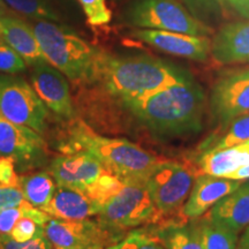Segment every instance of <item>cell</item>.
Instances as JSON below:
<instances>
[{
	"mask_svg": "<svg viewBox=\"0 0 249 249\" xmlns=\"http://www.w3.org/2000/svg\"><path fill=\"white\" fill-rule=\"evenodd\" d=\"M24 201L20 187L0 185V213L9 208H18Z\"/></svg>",
	"mask_w": 249,
	"mask_h": 249,
	"instance_id": "obj_32",
	"label": "cell"
},
{
	"mask_svg": "<svg viewBox=\"0 0 249 249\" xmlns=\"http://www.w3.org/2000/svg\"><path fill=\"white\" fill-rule=\"evenodd\" d=\"M119 104L154 135L173 139L201 132L207 96L200 83L193 79Z\"/></svg>",
	"mask_w": 249,
	"mask_h": 249,
	"instance_id": "obj_1",
	"label": "cell"
},
{
	"mask_svg": "<svg viewBox=\"0 0 249 249\" xmlns=\"http://www.w3.org/2000/svg\"><path fill=\"white\" fill-rule=\"evenodd\" d=\"M211 58L220 65L249 62V20L220 28L211 39Z\"/></svg>",
	"mask_w": 249,
	"mask_h": 249,
	"instance_id": "obj_16",
	"label": "cell"
},
{
	"mask_svg": "<svg viewBox=\"0 0 249 249\" xmlns=\"http://www.w3.org/2000/svg\"><path fill=\"white\" fill-rule=\"evenodd\" d=\"M191 13L202 21V18H209L222 15L226 7L224 0H179Z\"/></svg>",
	"mask_w": 249,
	"mask_h": 249,
	"instance_id": "obj_27",
	"label": "cell"
},
{
	"mask_svg": "<svg viewBox=\"0 0 249 249\" xmlns=\"http://www.w3.org/2000/svg\"><path fill=\"white\" fill-rule=\"evenodd\" d=\"M240 180L203 173L195 179L188 198L180 213L185 219H197L218 201L241 185Z\"/></svg>",
	"mask_w": 249,
	"mask_h": 249,
	"instance_id": "obj_15",
	"label": "cell"
},
{
	"mask_svg": "<svg viewBox=\"0 0 249 249\" xmlns=\"http://www.w3.org/2000/svg\"><path fill=\"white\" fill-rule=\"evenodd\" d=\"M0 27L2 39L20 54L27 65L35 66L46 61L31 24L7 13L0 17Z\"/></svg>",
	"mask_w": 249,
	"mask_h": 249,
	"instance_id": "obj_17",
	"label": "cell"
},
{
	"mask_svg": "<svg viewBox=\"0 0 249 249\" xmlns=\"http://www.w3.org/2000/svg\"><path fill=\"white\" fill-rule=\"evenodd\" d=\"M22 217L20 207L9 208L0 213V235H9L15 224Z\"/></svg>",
	"mask_w": 249,
	"mask_h": 249,
	"instance_id": "obj_34",
	"label": "cell"
},
{
	"mask_svg": "<svg viewBox=\"0 0 249 249\" xmlns=\"http://www.w3.org/2000/svg\"><path fill=\"white\" fill-rule=\"evenodd\" d=\"M211 134L198 148V154L209 150L230 148L249 141V114L238 118L223 128Z\"/></svg>",
	"mask_w": 249,
	"mask_h": 249,
	"instance_id": "obj_23",
	"label": "cell"
},
{
	"mask_svg": "<svg viewBox=\"0 0 249 249\" xmlns=\"http://www.w3.org/2000/svg\"><path fill=\"white\" fill-rule=\"evenodd\" d=\"M48 171L57 185L86 193L107 170L91 154L80 150L55 156Z\"/></svg>",
	"mask_w": 249,
	"mask_h": 249,
	"instance_id": "obj_13",
	"label": "cell"
},
{
	"mask_svg": "<svg viewBox=\"0 0 249 249\" xmlns=\"http://www.w3.org/2000/svg\"><path fill=\"white\" fill-rule=\"evenodd\" d=\"M196 161L203 173L226 178L241 166L249 164V141L230 148L201 152Z\"/></svg>",
	"mask_w": 249,
	"mask_h": 249,
	"instance_id": "obj_20",
	"label": "cell"
},
{
	"mask_svg": "<svg viewBox=\"0 0 249 249\" xmlns=\"http://www.w3.org/2000/svg\"><path fill=\"white\" fill-rule=\"evenodd\" d=\"M236 249H249V232L246 231V230L245 232L242 233L241 238L239 239Z\"/></svg>",
	"mask_w": 249,
	"mask_h": 249,
	"instance_id": "obj_38",
	"label": "cell"
},
{
	"mask_svg": "<svg viewBox=\"0 0 249 249\" xmlns=\"http://www.w3.org/2000/svg\"><path fill=\"white\" fill-rule=\"evenodd\" d=\"M211 121L223 128L238 118L249 114V68L220 76L209 97Z\"/></svg>",
	"mask_w": 249,
	"mask_h": 249,
	"instance_id": "obj_9",
	"label": "cell"
},
{
	"mask_svg": "<svg viewBox=\"0 0 249 249\" xmlns=\"http://www.w3.org/2000/svg\"><path fill=\"white\" fill-rule=\"evenodd\" d=\"M105 248H107V246L103 244H90V245L81 246V247L73 248V249H105ZM52 249H55V248L52 247Z\"/></svg>",
	"mask_w": 249,
	"mask_h": 249,
	"instance_id": "obj_39",
	"label": "cell"
},
{
	"mask_svg": "<svg viewBox=\"0 0 249 249\" xmlns=\"http://www.w3.org/2000/svg\"><path fill=\"white\" fill-rule=\"evenodd\" d=\"M203 249H236L239 233L209 217L201 218Z\"/></svg>",
	"mask_w": 249,
	"mask_h": 249,
	"instance_id": "obj_24",
	"label": "cell"
},
{
	"mask_svg": "<svg viewBox=\"0 0 249 249\" xmlns=\"http://www.w3.org/2000/svg\"><path fill=\"white\" fill-rule=\"evenodd\" d=\"M160 218L144 182H124L117 193L99 208L97 222L118 240L124 233L145 224H156Z\"/></svg>",
	"mask_w": 249,
	"mask_h": 249,
	"instance_id": "obj_5",
	"label": "cell"
},
{
	"mask_svg": "<svg viewBox=\"0 0 249 249\" xmlns=\"http://www.w3.org/2000/svg\"><path fill=\"white\" fill-rule=\"evenodd\" d=\"M246 231H248V232H249V226L247 227V229H246Z\"/></svg>",
	"mask_w": 249,
	"mask_h": 249,
	"instance_id": "obj_42",
	"label": "cell"
},
{
	"mask_svg": "<svg viewBox=\"0 0 249 249\" xmlns=\"http://www.w3.org/2000/svg\"><path fill=\"white\" fill-rule=\"evenodd\" d=\"M67 133L60 141L62 154L87 151L124 182H144L160 160L124 139L99 135L82 120L68 121Z\"/></svg>",
	"mask_w": 249,
	"mask_h": 249,
	"instance_id": "obj_3",
	"label": "cell"
},
{
	"mask_svg": "<svg viewBox=\"0 0 249 249\" xmlns=\"http://www.w3.org/2000/svg\"><path fill=\"white\" fill-rule=\"evenodd\" d=\"M195 79L189 71L149 54L117 55L99 49L89 83L118 103Z\"/></svg>",
	"mask_w": 249,
	"mask_h": 249,
	"instance_id": "obj_2",
	"label": "cell"
},
{
	"mask_svg": "<svg viewBox=\"0 0 249 249\" xmlns=\"http://www.w3.org/2000/svg\"><path fill=\"white\" fill-rule=\"evenodd\" d=\"M0 113L12 123L29 127L40 135L48 126L49 108L22 77L0 74Z\"/></svg>",
	"mask_w": 249,
	"mask_h": 249,
	"instance_id": "obj_7",
	"label": "cell"
},
{
	"mask_svg": "<svg viewBox=\"0 0 249 249\" xmlns=\"http://www.w3.org/2000/svg\"><path fill=\"white\" fill-rule=\"evenodd\" d=\"M208 217L240 233L249 226V180L211 208Z\"/></svg>",
	"mask_w": 249,
	"mask_h": 249,
	"instance_id": "obj_19",
	"label": "cell"
},
{
	"mask_svg": "<svg viewBox=\"0 0 249 249\" xmlns=\"http://www.w3.org/2000/svg\"><path fill=\"white\" fill-rule=\"evenodd\" d=\"M195 178L185 165L173 160H160L145 180L149 195L160 216L181 211Z\"/></svg>",
	"mask_w": 249,
	"mask_h": 249,
	"instance_id": "obj_8",
	"label": "cell"
},
{
	"mask_svg": "<svg viewBox=\"0 0 249 249\" xmlns=\"http://www.w3.org/2000/svg\"><path fill=\"white\" fill-rule=\"evenodd\" d=\"M44 233L55 249H73L90 244L108 247L119 241L97 220L91 219L66 220L52 217L44 225Z\"/></svg>",
	"mask_w": 249,
	"mask_h": 249,
	"instance_id": "obj_12",
	"label": "cell"
},
{
	"mask_svg": "<svg viewBox=\"0 0 249 249\" xmlns=\"http://www.w3.org/2000/svg\"><path fill=\"white\" fill-rule=\"evenodd\" d=\"M226 178L233 179V180H240V181H245V180H249V164L244 165L240 169H238L234 172L227 176Z\"/></svg>",
	"mask_w": 249,
	"mask_h": 249,
	"instance_id": "obj_37",
	"label": "cell"
},
{
	"mask_svg": "<svg viewBox=\"0 0 249 249\" xmlns=\"http://www.w3.org/2000/svg\"><path fill=\"white\" fill-rule=\"evenodd\" d=\"M20 210H21V213H22V217L29 218V219L34 220L37 225L43 226V227H44L45 224L52 218L50 214L46 213L45 211L39 209V208L34 207V205L28 203L27 201H24L23 203L20 205Z\"/></svg>",
	"mask_w": 249,
	"mask_h": 249,
	"instance_id": "obj_35",
	"label": "cell"
},
{
	"mask_svg": "<svg viewBox=\"0 0 249 249\" xmlns=\"http://www.w3.org/2000/svg\"><path fill=\"white\" fill-rule=\"evenodd\" d=\"M7 14V7H6V4L4 0H0V17Z\"/></svg>",
	"mask_w": 249,
	"mask_h": 249,
	"instance_id": "obj_40",
	"label": "cell"
},
{
	"mask_svg": "<svg viewBox=\"0 0 249 249\" xmlns=\"http://www.w3.org/2000/svg\"><path fill=\"white\" fill-rule=\"evenodd\" d=\"M0 39H2V37H1V27H0Z\"/></svg>",
	"mask_w": 249,
	"mask_h": 249,
	"instance_id": "obj_41",
	"label": "cell"
},
{
	"mask_svg": "<svg viewBox=\"0 0 249 249\" xmlns=\"http://www.w3.org/2000/svg\"><path fill=\"white\" fill-rule=\"evenodd\" d=\"M43 211L53 218L66 220H83L97 216L99 204L90 198L86 193L57 185L54 194Z\"/></svg>",
	"mask_w": 249,
	"mask_h": 249,
	"instance_id": "obj_18",
	"label": "cell"
},
{
	"mask_svg": "<svg viewBox=\"0 0 249 249\" xmlns=\"http://www.w3.org/2000/svg\"><path fill=\"white\" fill-rule=\"evenodd\" d=\"M124 22L138 29H155L194 36H210L211 29L179 0H134Z\"/></svg>",
	"mask_w": 249,
	"mask_h": 249,
	"instance_id": "obj_6",
	"label": "cell"
},
{
	"mask_svg": "<svg viewBox=\"0 0 249 249\" xmlns=\"http://www.w3.org/2000/svg\"><path fill=\"white\" fill-rule=\"evenodd\" d=\"M0 249H52V245L43 230L35 238L26 242L15 241L11 235H0Z\"/></svg>",
	"mask_w": 249,
	"mask_h": 249,
	"instance_id": "obj_30",
	"label": "cell"
},
{
	"mask_svg": "<svg viewBox=\"0 0 249 249\" xmlns=\"http://www.w3.org/2000/svg\"><path fill=\"white\" fill-rule=\"evenodd\" d=\"M31 26L46 61L74 85H88L99 49L57 22L36 21Z\"/></svg>",
	"mask_w": 249,
	"mask_h": 249,
	"instance_id": "obj_4",
	"label": "cell"
},
{
	"mask_svg": "<svg viewBox=\"0 0 249 249\" xmlns=\"http://www.w3.org/2000/svg\"><path fill=\"white\" fill-rule=\"evenodd\" d=\"M26 61L20 54L5 43L4 39H0V73L18 74L26 71Z\"/></svg>",
	"mask_w": 249,
	"mask_h": 249,
	"instance_id": "obj_29",
	"label": "cell"
},
{
	"mask_svg": "<svg viewBox=\"0 0 249 249\" xmlns=\"http://www.w3.org/2000/svg\"><path fill=\"white\" fill-rule=\"evenodd\" d=\"M105 249H166L154 229H134Z\"/></svg>",
	"mask_w": 249,
	"mask_h": 249,
	"instance_id": "obj_26",
	"label": "cell"
},
{
	"mask_svg": "<svg viewBox=\"0 0 249 249\" xmlns=\"http://www.w3.org/2000/svg\"><path fill=\"white\" fill-rule=\"evenodd\" d=\"M79 2L90 26H104L111 21L112 14L107 0H79Z\"/></svg>",
	"mask_w": 249,
	"mask_h": 249,
	"instance_id": "obj_28",
	"label": "cell"
},
{
	"mask_svg": "<svg viewBox=\"0 0 249 249\" xmlns=\"http://www.w3.org/2000/svg\"><path fill=\"white\" fill-rule=\"evenodd\" d=\"M0 185L20 187V177L13 158L0 156Z\"/></svg>",
	"mask_w": 249,
	"mask_h": 249,
	"instance_id": "obj_33",
	"label": "cell"
},
{
	"mask_svg": "<svg viewBox=\"0 0 249 249\" xmlns=\"http://www.w3.org/2000/svg\"><path fill=\"white\" fill-rule=\"evenodd\" d=\"M166 249H203L202 222L186 219L182 223H166L154 229Z\"/></svg>",
	"mask_w": 249,
	"mask_h": 249,
	"instance_id": "obj_21",
	"label": "cell"
},
{
	"mask_svg": "<svg viewBox=\"0 0 249 249\" xmlns=\"http://www.w3.org/2000/svg\"><path fill=\"white\" fill-rule=\"evenodd\" d=\"M224 2L239 17L249 20V0H224Z\"/></svg>",
	"mask_w": 249,
	"mask_h": 249,
	"instance_id": "obj_36",
	"label": "cell"
},
{
	"mask_svg": "<svg viewBox=\"0 0 249 249\" xmlns=\"http://www.w3.org/2000/svg\"><path fill=\"white\" fill-rule=\"evenodd\" d=\"M20 188L28 203L42 209L51 201L57 182L49 171H39L20 177Z\"/></svg>",
	"mask_w": 249,
	"mask_h": 249,
	"instance_id": "obj_22",
	"label": "cell"
},
{
	"mask_svg": "<svg viewBox=\"0 0 249 249\" xmlns=\"http://www.w3.org/2000/svg\"><path fill=\"white\" fill-rule=\"evenodd\" d=\"M44 227L37 225L34 220L27 217H21L18 222L15 224L14 229L12 230L11 235L18 242H26L34 239L40 231H43Z\"/></svg>",
	"mask_w": 249,
	"mask_h": 249,
	"instance_id": "obj_31",
	"label": "cell"
},
{
	"mask_svg": "<svg viewBox=\"0 0 249 249\" xmlns=\"http://www.w3.org/2000/svg\"><path fill=\"white\" fill-rule=\"evenodd\" d=\"M17 13L36 21L60 22L61 17L52 5L51 0H4Z\"/></svg>",
	"mask_w": 249,
	"mask_h": 249,
	"instance_id": "obj_25",
	"label": "cell"
},
{
	"mask_svg": "<svg viewBox=\"0 0 249 249\" xmlns=\"http://www.w3.org/2000/svg\"><path fill=\"white\" fill-rule=\"evenodd\" d=\"M132 36L164 53L188 60L204 62L211 57L209 36H194L155 29H135L132 31Z\"/></svg>",
	"mask_w": 249,
	"mask_h": 249,
	"instance_id": "obj_14",
	"label": "cell"
},
{
	"mask_svg": "<svg viewBox=\"0 0 249 249\" xmlns=\"http://www.w3.org/2000/svg\"><path fill=\"white\" fill-rule=\"evenodd\" d=\"M0 156L13 158L18 171L24 172L48 161V148L40 134L0 113Z\"/></svg>",
	"mask_w": 249,
	"mask_h": 249,
	"instance_id": "obj_10",
	"label": "cell"
},
{
	"mask_svg": "<svg viewBox=\"0 0 249 249\" xmlns=\"http://www.w3.org/2000/svg\"><path fill=\"white\" fill-rule=\"evenodd\" d=\"M31 86L45 107L59 119L71 121L77 118L67 77L48 61L33 66Z\"/></svg>",
	"mask_w": 249,
	"mask_h": 249,
	"instance_id": "obj_11",
	"label": "cell"
}]
</instances>
